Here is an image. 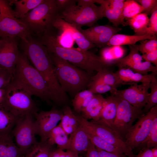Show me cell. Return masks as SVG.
Instances as JSON below:
<instances>
[{"mask_svg":"<svg viewBox=\"0 0 157 157\" xmlns=\"http://www.w3.org/2000/svg\"><path fill=\"white\" fill-rule=\"evenodd\" d=\"M39 38L50 53L67 61L90 75L95 71L98 72L107 67L100 56L92 51H85L78 47L66 48L61 47L57 42L54 33Z\"/></svg>","mask_w":157,"mask_h":157,"instance_id":"1","label":"cell"},{"mask_svg":"<svg viewBox=\"0 0 157 157\" xmlns=\"http://www.w3.org/2000/svg\"><path fill=\"white\" fill-rule=\"evenodd\" d=\"M23 53L34 67L42 75L49 88L56 89L60 85L57 79L53 65L47 47L39 40L30 35L26 40H22Z\"/></svg>","mask_w":157,"mask_h":157,"instance_id":"2","label":"cell"},{"mask_svg":"<svg viewBox=\"0 0 157 157\" xmlns=\"http://www.w3.org/2000/svg\"><path fill=\"white\" fill-rule=\"evenodd\" d=\"M49 54L57 79L64 92L74 96L88 87L92 79L91 75L67 61Z\"/></svg>","mask_w":157,"mask_h":157,"instance_id":"3","label":"cell"},{"mask_svg":"<svg viewBox=\"0 0 157 157\" xmlns=\"http://www.w3.org/2000/svg\"><path fill=\"white\" fill-rule=\"evenodd\" d=\"M13 76L14 79L26 86L33 95L48 103L53 101L52 96L46 82L39 72L29 63L22 53L19 52Z\"/></svg>","mask_w":157,"mask_h":157,"instance_id":"4","label":"cell"},{"mask_svg":"<svg viewBox=\"0 0 157 157\" xmlns=\"http://www.w3.org/2000/svg\"><path fill=\"white\" fill-rule=\"evenodd\" d=\"M58 13L55 0H44L19 19L26 25L31 35L39 38L53 33V25Z\"/></svg>","mask_w":157,"mask_h":157,"instance_id":"5","label":"cell"},{"mask_svg":"<svg viewBox=\"0 0 157 157\" xmlns=\"http://www.w3.org/2000/svg\"><path fill=\"white\" fill-rule=\"evenodd\" d=\"M2 106L18 117L27 114L35 116L38 109L32 98L31 92L24 84L13 78L5 88Z\"/></svg>","mask_w":157,"mask_h":157,"instance_id":"6","label":"cell"},{"mask_svg":"<svg viewBox=\"0 0 157 157\" xmlns=\"http://www.w3.org/2000/svg\"><path fill=\"white\" fill-rule=\"evenodd\" d=\"M58 16L78 29L84 26L92 27L104 17V8L95 3L86 7L75 5L59 13Z\"/></svg>","mask_w":157,"mask_h":157,"instance_id":"7","label":"cell"},{"mask_svg":"<svg viewBox=\"0 0 157 157\" xmlns=\"http://www.w3.org/2000/svg\"><path fill=\"white\" fill-rule=\"evenodd\" d=\"M0 9L1 38L19 37L26 40L31 35L26 25L15 17L8 1L0 0Z\"/></svg>","mask_w":157,"mask_h":157,"instance_id":"8","label":"cell"},{"mask_svg":"<svg viewBox=\"0 0 157 157\" xmlns=\"http://www.w3.org/2000/svg\"><path fill=\"white\" fill-rule=\"evenodd\" d=\"M116 117L112 129L124 141L125 137L137 119L144 114L142 109L134 107L117 94Z\"/></svg>","mask_w":157,"mask_h":157,"instance_id":"9","label":"cell"},{"mask_svg":"<svg viewBox=\"0 0 157 157\" xmlns=\"http://www.w3.org/2000/svg\"><path fill=\"white\" fill-rule=\"evenodd\" d=\"M157 116V105L139 119L126 135L124 142L131 151L143 144L149 134L152 122Z\"/></svg>","mask_w":157,"mask_h":157,"instance_id":"10","label":"cell"},{"mask_svg":"<svg viewBox=\"0 0 157 157\" xmlns=\"http://www.w3.org/2000/svg\"><path fill=\"white\" fill-rule=\"evenodd\" d=\"M33 116L27 114L19 117L11 132L16 145L24 154L37 142Z\"/></svg>","mask_w":157,"mask_h":157,"instance_id":"11","label":"cell"},{"mask_svg":"<svg viewBox=\"0 0 157 157\" xmlns=\"http://www.w3.org/2000/svg\"><path fill=\"white\" fill-rule=\"evenodd\" d=\"M76 116L79 124L82 127L90 129L102 139L119 148L128 156L133 155L124 140L111 128L92 120L89 121L79 114L77 113Z\"/></svg>","mask_w":157,"mask_h":157,"instance_id":"12","label":"cell"},{"mask_svg":"<svg viewBox=\"0 0 157 157\" xmlns=\"http://www.w3.org/2000/svg\"><path fill=\"white\" fill-rule=\"evenodd\" d=\"M63 114V109L56 108L37 113L34 125L36 134L39 136L41 141L47 140L52 130L60 121Z\"/></svg>","mask_w":157,"mask_h":157,"instance_id":"13","label":"cell"},{"mask_svg":"<svg viewBox=\"0 0 157 157\" xmlns=\"http://www.w3.org/2000/svg\"><path fill=\"white\" fill-rule=\"evenodd\" d=\"M16 38L6 37L0 39V68L5 69L13 75L19 52Z\"/></svg>","mask_w":157,"mask_h":157,"instance_id":"14","label":"cell"},{"mask_svg":"<svg viewBox=\"0 0 157 157\" xmlns=\"http://www.w3.org/2000/svg\"><path fill=\"white\" fill-rule=\"evenodd\" d=\"M150 83H135L124 90H117L115 94L118 95L133 106L143 109L149 98Z\"/></svg>","mask_w":157,"mask_h":157,"instance_id":"15","label":"cell"},{"mask_svg":"<svg viewBox=\"0 0 157 157\" xmlns=\"http://www.w3.org/2000/svg\"><path fill=\"white\" fill-rule=\"evenodd\" d=\"M115 74L119 78L121 85H131L135 83H150L156 81L157 73L152 72L147 75H143L135 72L128 67L118 68Z\"/></svg>","mask_w":157,"mask_h":157,"instance_id":"16","label":"cell"},{"mask_svg":"<svg viewBox=\"0 0 157 157\" xmlns=\"http://www.w3.org/2000/svg\"><path fill=\"white\" fill-rule=\"evenodd\" d=\"M53 26L54 28L58 30L63 29L70 31L78 48L83 50L87 51L96 47L94 44L90 41L75 26L67 23L58 16L56 19Z\"/></svg>","mask_w":157,"mask_h":157,"instance_id":"17","label":"cell"},{"mask_svg":"<svg viewBox=\"0 0 157 157\" xmlns=\"http://www.w3.org/2000/svg\"><path fill=\"white\" fill-rule=\"evenodd\" d=\"M70 135L68 150L76 154L87 151L90 140L85 129L80 125Z\"/></svg>","mask_w":157,"mask_h":157,"instance_id":"18","label":"cell"},{"mask_svg":"<svg viewBox=\"0 0 157 157\" xmlns=\"http://www.w3.org/2000/svg\"><path fill=\"white\" fill-rule=\"evenodd\" d=\"M106 100V98L102 95L94 94L89 104L80 114L87 120L92 119V120L98 121Z\"/></svg>","mask_w":157,"mask_h":157,"instance_id":"19","label":"cell"},{"mask_svg":"<svg viewBox=\"0 0 157 157\" xmlns=\"http://www.w3.org/2000/svg\"><path fill=\"white\" fill-rule=\"evenodd\" d=\"M106 99L100 119L97 122L112 129L116 116L117 102L115 94H111Z\"/></svg>","mask_w":157,"mask_h":157,"instance_id":"20","label":"cell"},{"mask_svg":"<svg viewBox=\"0 0 157 157\" xmlns=\"http://www.w3.org/2000/svg\"><path fill=\"white\" fill-rule=\"evenodd\" d=\"M11 133L0 135V157H22L25 154L13 140Z\"/></svg>","mask_w":157,"mask_h":157,"instance_id":"21","label":"cell"},{"mask_svg":"<svg viewBox=\"0 0 157 157\" xmlns=\"http://www.w3.org/2000/svg\"><path fill=\"white\" fill-rule=\"evenodd\" d=\"M62 109L63 114L59 124L67 135H71L79 125L76 113L67 105L64 106Z\"/></svg>","mask_w":157,"mask_h":157,"instance_id":"22","label":"cell"},{"mask_svg":"<svg viewBox=\"0 0 157 157\" xmlns=\"http://www.w3.org/2000/svg\"><path fill=\"white\" fill-rule=\"evenodd\" d=\"M156 37V35L150 34L138 35L116 34L111 38L107 45L122 46L125 45H132L135 44L138 41L152 39Z\"/></svg>","mask_w":157,"mask_h":157,"instance_id":"23","label":"cell"},{"mask_svg":"<svg viewBox=\"0 0 157 157\" xmlns=\"http://www.w3.org/2000/svg\"><path fill=\"white\" fill-rule=\"evenodd\" d=\"M125 53V50L122 46H108L101 49L100 56L107 66L113 64L115 61L123 58Z\"/></svg>","mask_w":157,"mask_h":157,"instance_id":"24","label":"cell"},{"mask_svg":"<svg viewBox=\"0 0 157 157\" xmlns=\"http://www.w3.org/2000/svg\"><path fill=\"white\" fill-rule=\"evenodd\" d=\"M96 3L101 5L104 8V17L116 27L120 24L126 25L123 15L122 10L113 8L108 4L107 0H96Z\"/></svg>","mask_w":157,"mask_h":157,"instance_id":"25","label":"cell"},{"mask_svg":"<svg viewBox=\"0 0 157 157\" xmlns=\"http://www.w3.org/2000/svg\"><path fill=\"white\" fill-rule=\"evenodd\" d=\"M68 135L59 124L52 130L47 141L52 145L56 144L58 148L67 150L69 142Z\"/></svg>","mask_w":157,"mask_h":157,"instance_id":"26","label":"cell"},{"mask_svg":"<svg viewBox=\"0 0 157 157\" xmlns=\"http://www.w3.org/2000/svg\"><path fill=\"white\" fill-rule=\"evenodd\" d=\"M18 117L0 105V135L11 133Z\"/></svg>","mask_w":157,"mask_h":157,"instance_id":"27","label":"cell"},{"mask_svg":"<svg viewBox=\"0 0 157 157\" xmlns=\"http://www.w3.org/2000/svg\"><path fill=\"white\" fill-rule=\"evenodd\" d=\"M149 22L148 15L144 13L139 14L127 20L126 25H129L133 30L135 35H142L145 34V32Z\"/></svg>","mask_w":157,"mask_h":157,"instance_id":"28","label":"cell"},{"mask_svg":"<svg viewBox=\"0 0 157 157\" xmlns=\"http://www.w3.org/2000/svg\"><path fill=\"white\" fill-rule=\"evenodd\" d=\"M55 149L47 140L37 142L24 154L26 157H49Z\"/></svg>","mask_w":157,"mask_h":157,"instance_id":"29","label":"cell"},{"mask_svg":"<svg viewBox=\"0 0 157 157\" xmlns=\"http://www.w3.org/2000/svg\"><path fill=\"white\" fill-rule=\"evenodd\" d=\"M83 127L86 131L90 141L95 147L107 152L124 155L123 152L119 148L102 139L90 129Z\"/></svg>","mask_w":157,"mask_h":157,"instance_id":"30","label":"cell"},{"mask_svg":"<svg viewBox=\"0 0 157 157\" xmlns=\"http://www.w3.org/2000/svg\"><path fill=\"white\" fill-rule=\"evenodd\" d=\"M44 0H21L12 1L15 6L14 11L16 18H20L44 1Z\"/></svg>","mask_w":157,"mask_h":157,"instance_id":"31","label":"cell"},{"mask_svg":"<svg viewBox=\"0 0 157 157\" xmlns=\"http://www.w3.org/2000/svg\"><path fill=\"white\" fill-rule=\"evenodd\" d=\"M92 80L100 81L116 89L121 85L115 72L107 69V67L97 72V74L92 77Z\"/></svg>","mask_w":157,"mask_h":157,"instance_id":"32","label":"cell"},{"mask_svg":"<svg viewBox=\"0 0 157 157\" xmlns=\"http://www.w3.org/2000/svg\"><path fill=\"white\" fill-rule=\"evenodd\" d=\"M94 95L88 90H84L77 93L72 101V105L74 111L80 114L89 104Z\"/></svg>","mask_w":157,"mask_h":157,"instance_id":"33","label":"cell"},{"mask_svg":"<svg viewBox=\"0 0 157 157\" xmlns=\"http://www.w3.org/2000/svg\"><path fill=\"white\" fill-rule=\"evenodd\" d=\"M130 52L125 57L115 61L113 64H115L118 68L126 67L130 64L142 61V58L139 51L134 45H129Z\"/></svg>","mask_w":157,"mask_h":157,"instance_id":"34","label":"cell"},{"mask_svg":"<svg viewBox=\"0 0 157 157\" xmlns=\"http://www.w3.org/2000/svg\"><path fill=\"white\" fill-rule=\"evenodd\" d=\"M121 30L118 27L112 26L110 29L102 33L87 38L96 46L100 48L107 45L113 36Z\"/></svg>","mask_w":157,"mask_h":157,"instance_id":"35","label":"cell"},{"mask_svg":"<svg viewBox=\"0 0 157 157\" xmlns=\"http://www.w3.org/2000/svg\"><path fill=\"white\" fill-rule=\"evenodd\" d=\"M143 11L141 5L135 0H125L122 10V15L124 19L128 20L137 15L142 13Z\"/></svg>","mask_w":157,"mask_h":157,"instance_id":"36","label":"cell"},{"mask_svg":"<svg viewBox=\"0 0 157 157\" xmlns=\"http://www.w3.org/2000/svg\"><path fill=\"white\" fill-rule=\"evenodd\" d=\"M88 90L94 94L104 93L109 92L114 94L117 89L100 81L92 80L88 84Z\"/></svg>","mask_w":157,"mask_h":157,"instance_id":"37","label":"cell"},{"mask_svg":"<svg viewBox=\"0 0 157 157\" xmlns=\"http://www.w3.org/2000/svg\"><path fill=\"white\" fill-rule=\"evenodd\" d=\"M126 67L129 68L135 72L143 75H147L149 72L157 73V67L146 61L130 64Z\"/></svg>","mask_w":157,"mask_h":157,"instance_id":"38","label":"cell"},{"mask_svg":"<svg viewBox=\"0 0 157 157\" xmlns=\"http://www.w3.org/2000/svg\"><path fill=\"white\" fill-rule=\"evenodd\" d=\"M58 31L60 32V35H56V39L58 44L65 48H72L75 40L71 32L63 29Z\"/></svg>","mask_w":157,"mask_h":157,"instance_id":"39","label":"cell"},{"mask_svg":"<svg viewBox=\"0 0 157 157\" xmlns=\"http://www.w3.org/2000/svg\"><path fill=\"white\" fill-rule=\"evenodd\" d=\"M149 88L150 92L149 93L147 101L142 109L144 114L157 105V81L151 83Z\"/></svg>","mask_w":157,"mask_h":157,"instance_id":"40","label":"cell"},{"mask_svg":"<svg viewBox=\"0 0 157 157\" xmlns=\"http://www.w3.org/2000/svg\"><path fill=\"white\" fill-rule=\"evenodd\" d=\"M134 45L142 54L147 53L157 50V37L142 41L138 45Z\"/></svg>","mask_w":157,"mask_h":157,"instance_id":"41","label":"cell"},{"mask_svg":"<svg viewBox=\"0 0 157 157\" xmlns=\"http://www.w3.org/2000/svg\"><path fill=\"white\" fill-rule=\"evenodd\" d=\"M112 26L109 25L92 26L86 29H78L86 38L94 36L102 33L110 29Z\"/></svg>","mask_w":157,"mask_h":157,"instance_id":"42","label":"cell"},{"mask_svg":"<svg viewBox=\"0 0 157 157\" xmlns=\"http://www.w3.org/2000/svg\"><path fill=\"white\" fill-rule=\"evenodd\" d=\"M145 143L147 149L157 147V116L152 122L149 134L144 144Z\"/></svg>","mask_w":157,"mask_h":157,"instance_id":"43","label":"cell"},{"mask_svg":"<svg viewBox=\"0 0 157 157\" xmlns=\"http://www.w3.org/2000/svg\"><path fill=\"white\" fill-rule=\"evenodd\" d=\"M151 14L145 34L156 35L157 33V7L155 8Z\"/></svg>","mask_w":157,"mask_h":157,"instance_id":"44","label":"cell"},{"mask_svg":"<svg viewBox=\"0 0 157 157\" xmlns=\"http://www.w3.org/2000/svg\"><path fill=\"white\" fill-rule=\"evenodd\" d=\"M140 3L143 11L142 13L147 15L151 14L155 8L157 7V0H135Z\"/></svg>","mask_w":157,"mask_h":157,"instance_id":"45","label":"cell"},{"mask_svg":"<svg viewBox=\"0 0 157 157\" xmlns=\"http://www.w3.org/2000/svg\"><path fill=\"white\" fill-rule=\"evenodd\" d=\"M13 78L12 74L8 70L0 68V89H5Z\"/></svg>","mask_w":157,"mask_h":157,"instance_id":"46","label":"cell"},{"mask_svg":"<svg viewBox=\"0 0 157 157\" xmlns=\"http://www.w3.org/2000/svg\"><path fill=\"white\" fill-rule=\"evenodd\" d=\"M55 4L59 13L70 6L76 5L77 0H55Z\"/></svg>","mask_w":157,"mask_h":157,"instance_id":"47","label":"cell"},{"mask_svg":"<svg viewBox=\"0 0 157 157\" xmlns=\"http://www.w3.org/2000/svg\"><path fill=\"white\" fill-rule=\"evenodd\" d=\"M145 61L154 64L157 67V50L142 55Z\"/></svg>","mask_w":157,"mask_h":157,"instance_id":"48","label":"cell"},{"mask_svg":"<svg viewBox=\"0 0 157 157\" xmlns=\"http://www.w3.org/2000/svg\"><path fill=\"white\" fill-rule=\"evenodd\" d=\"M124 0H107L108 4L112 7L123 10Z\"/></svg>","mask_w":157,"mask_h":157,"instance_id":"49","label":"cell"},{"mask_svg":"<svg viewBox=\"0 0 157 157\" xmlns=\"http://www.w3.org/2000/svg\"><path fill=\"white\" fill-rule=\"evenodd\" d=\"M86 151L87 157H100L96 148L90 141Z\"/></svg>","mask_w":157,"mask_h":157,"instance_id":"50","label":"cell"},{"mask_svg":"<svg viewBox=\"0 0 157 157\" xmlns=\"http://www.w3.org/2000/svg\"><path fill=\"white\" fill-rule=\"evenodd\" d=\"M100 157H124V155L107 152L96 148Z\"/></svg>","mask_w":157,"mask_h":157,"instance_id":"51","label":"cell"},{"mask_svg":"<svg viewBox=\"0 0 157 157\" xmlns=\"http://www.w3.org/2000/svg\"><path fill=\"white\" fill-rule=\"evenodd\" d=\"M134 157H153L151 149L144 148Z\"/></svg>","mask_w":157,"mask_h":157,"instance_id":"52","label":"cell"},{"mask_svg":"<svg viewBox=\"0 0 157 157\" xmlns=\"http://www.w3.org/2000/svg\"><path fill=\"white\" fill-rule=\"evenodd\" d=\"M77 6L83 7L90 6L96 3V0H77Z\"/></svg>","mask_w":157,"mask_h":157,"instance_id":"53","label":"cell"},{"mask_svg":"<svg viewBox=\"0 0 157 157\" xmlns=\"http://www.w3.org/2000/svg\"><path fill=\"white\" fill-rule=\"evenodd\" d=\"M63 151L58 148L55 149L51 152L49 157H59Z\"/></svg>","mask_w":157,"mask_h":157,"instance_id":"54","label":"cell"},{"mask_svg":"<svg viewBox=\"0 0 157 157\" xmlns=\"http://www.w3.org/2000/svg\"><path fill=\"white\" fill-rule=\"evenodd\" d=\"M5 92V89H0V105H2L4 99Z\"/></svg>","mask_w":157,"mask_h":157,"instance_id":"55","label":"cell"},{"mask_svg":"<svg viewBox=\"0 0 157 157\" xmlns=\"http://www.w3.org/2000/svg\"><path fill=\"white\" fill-rule=\"evenodd\" d=\"M75 154H76L73 153L71 151L67 150L65 152V157H73Z\"/></svg>","mask_w":157,"mask_h":157,"instance_id":"56","label":"cell"},{"mask_svg":"<svg viewBox=\"0 0 157 157\" xmlns=\"http://www.w3.org/2000/svg\"><path fill=\"white\" fill-rule=\"evenodd\" d=\"M151 150L153 157H157V147L153 148Z\"/></svg>","mask_w":157,"mask_h":157,"instance_id":"57","label":"cell"},{"mask_svg":"<svg viewBox=\"0 0 157 157\" xmlns=\"http://www.w3.org/2000/svg\"><path fill=\"white\" fill-rule=\"evenodd\" d=\"M65 152L63 151L59 157H65Z\"/></svg>","mask_w":157,"mask_h":157,"instance_id":"58","label":"cell"},{"mask_svg":"<svg viewBox=\"0 0 157 157\" xmlns=\"http://www.w3.org/2000/svg\"><path fill=\"white\" fill-rule=\"evenodd\" d=\"M134 156H135L133 155L128 156V157H134Z\"/></svg>","mask_w":157,"mask_h":157,"instance_id":"59","label":"cell"},{"mask_svg":"<svg viewBox=\"0 0 157 157\" xmlns=\"http://www.w3.org/2000/svg\"><path fill=\"white\" fill-rule=\"evenodd\" d=\"M22 157H26V156H25L24 154V155L22 156Z\"/></svg>","mask_w":157,"mask_h":157,"instance_id":"60","label":"cell"},{"mask_svg":"<svg viewBox=\"0 0 157 157\" xmlns=\"http://www.w3.org/2000/svg\"></svg>","mask_w":157,"mask_h":157,"instance_id":"61","label":"cell"},{"mask_svg":"<svg viewBox=\"0 0 157 157\" xmlns=\"http://www.w3.org/2000/svg\"><path fill=\"white\" fill-rule=\"evenodd\" d=\"M0 38H1V37H0Z\"/></svg>","mask_w":157,"mask_h":157,"instance_id":"62","label":"cell"}]
</instances>
